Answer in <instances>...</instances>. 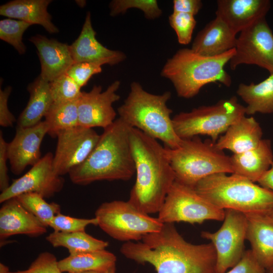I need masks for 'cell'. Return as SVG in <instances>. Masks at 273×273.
<instances>
[{"instance_id": "1", "label": "cell", "mask_w": 273, "mask_h": 273, "mask_svg": "<svg viewBox=\"0 0 273 273\" xmlns=\"http://www.w3.org/2000/svg\"><path fill=\"white\" fill-rule=\"evenodd\" d=\"M120 251L137 263L151 264L157 273H217L213 245L187 242L173 223H163L160 231L136 243H124Z\"/></svg>"}, {"instance_id": "2", "label": "cell", "mask_w": 273, "mask_h": 273, "mask_svg": "<svg viewBox=\"0 0 273 273\" xmlns=\"http://www.w3.org/2000/svg\"><path fill=\"white\" fill-rule=\"evenodd\" d=\"M129 141L136 180L128 201L147 214L158 213L175 180L166 148L135 128L130 129Z\"/></svg>"}, {"instance_id": "3", "label": "cell", "mask_w": 273, "mask_h": 273, "mask_svg": "<svg viewBox=\"0 0 273 273\" xmlns=\"http://www.w3.org/2000/svg\"><path fill=\"white\" fill-rule=\"evenodd\" d=\"M130 127L119 117L104 129L87 159L69 173L80 186L100 180H128L135 173L129 141Z\"/></svg>"}, {"instance_id": "4", "label": "cell", "mask_w": 273, "mask_h": 273, "mask_svg": "<svg viewBox=\"0 0 273 273\" xmlns=\"http://www.w3.org/2000/svg\"><path fill=\"white\" fill-rule=\"evenodd\" d=\"M236 53L235 48L215 56H205L191 49L178 50L164 65L161 75L173 84L178 97L190 99L196 96L205 85L219 82L227 87L231 76L224 69Z\"/></svg>"}, {"instance_id": "5", "label": "cell", "mask_w": 273, "mask_h": 273, "mask_svg": "<svg viewBox=\"0 0 273 273\" xmlns=\"http://www.w3.org/2000/svg\"><path fill=\"white\" fill-rule=\"evenodd\" d=\"M171 93L155 95L145 90L138 82H132L123 104L118 107L119 118L129 126L137 128L149 136L161 140L165 147L178 148L182 139L174 130L171 109L167 106Z\"/></svg>"}, {"instance_id": "6", "label": "cell", "mask_w": 273, "mask_h": 273, "mask_svg": "<svg viewBox=\"0 0 273 273\" xmlns=\"http://www.w3.org/2000/svg\"><path fill=\"white\" fill-rule=\"evenodd\" d=\"M195 190L221 209L245 214L266 213L273 207V192L246 178L232 173H216L199 181Z\"/></svg>"}, {"instance_id": "7", "label": "cell", "mask_w": 273, "mask_h": 273, "mask_svg": "<svg viewBox=\"0 0 273 273\" xmlns=\"http://www.w3.org/2000/svg\"><path fill=\"white\" fill-rule=\"evenodd\" d=\"M165 147L175 180L189 187L194 188L199 181L214 174L233 173L230 156L211 139L203 141L196 136L182 139L176 149Z\"/></svg>"}, {"instance_id": "8", "label": "cell", "mask_w": 273, "mask_h": 273, "mask_svg": "<svg viewBox=\"0 0 273 273\" xmlns=\"http://www.w3.org/2000/svg\"><path fill=\"white\" fill-rule=\"evenodd\" d=\"M245 115V107L233 96L212 105L180 112L172 118V123L175 133L181 139L206 135L216 143L221 134Z\"/></svg>"}, {"instance_id": "9", "label": "cell", "mask_w": 273, "mask_h": 273, "mask_svg": "<svg viewBox=\"0 0 273 273\" xmlns=\"http://www.w3.org/2000/svg\"><path fill=\"white\" fill-rule=\"evenodd\" d=\"M95 217L98 225L107 235L126 242L141 241L145 235L160 231L163 225L158 217L142 212L128 200L103 203Z\"/></svg>"}, {"instance_id": "10", "label": "cell", "mask_w": 273, "mask_h": 273, "mask_svg": "<svg viewBox=\"0 0 273 273\" xmlns=\"http://www.w3.org/2000/svg\"><path fill=\"white\" fill-rule=\"evenodd\" d=\"M224 214V210L213 205L194 188L175 180L158 212V218L163 223L201 224L207 220L223 221Z\"/></svg>"}, {"instance_id": "11", "label": "cell", "mask_w": 273, "mask_h": 273, "mask_svg": "<svg viewBox=\"0 0 273 273\" xmlns=\"http://www.w3.org/2000/svg\"><path fill=\"white\" fill-rule=\"evenodd\" d=\"M221 227L215 232L202 231V238L210 241L216 255V272L225 273L242 258L245 250L247 217L245 213L231 209L224 210Z\"/></svg>"}, {"instance_id": "12", "label": "cell", "mask_w": 273, "mask_h": 273, "mask_svg": "<svg viewBox=\"0 0 273 273\" xmlns=\"http://www.w3.org/2000/svg\"><path fill=\"white\" fill-rule=\"evenodd\" d=\"M229 63L234 70L241 64L255 65L273 74V33L265 17L243 30Z\"/></svg>"}, {"instance_id": "13", "label": "cell", "mask_w": 273, "mask_h": 273, "mask_svg": "<svg viewBox=\"0 0 273 273\" xmlns=\"http://www.w3.org/2000/svg\"><path fill=\"white\" fill-rule=\"evenodd\" d=\"M100 135L93 128L78 126L60 131L53 157V167L60 176L69 174L88 157Z\"/></svg>"}, {"instance_id": "14", "label": "cell", "mask_w": 273, "mask_h": 273, "mask_svg": "<svg viewBox=\"0 0 273 273\" xmlns=\"http://www.w3.org/2000/svg\"><path fill=\"white\" fill-rule=\"evenodd\" d=\"M54 155L46 154L21 177L14 180L0 194V203L28 193L38 194L50 198L63 188L65 180L57 174L53 167Z\"/></svg>"}, {"instance_id": "15", "label": "cell", "mask_w": 273, "mask_h": 273, "mask_svg": "<svg viewBox=\"0 0 273 273\" xmlns=\"http://www.w3.org/2000/svg\"><path fill=\"white\" fill-rule=\"evenodd\" d=\"M120 85V82L116 80L103 92L101 85H94L88 92H82L78 102L79 126L105 129L111 125L116 119L113 104L120 98L116 93Z\"/></svg>"}, {"instance_id": "16", "label": "cell", "mask_w": 273, "mask_h": 273, "mask_svg": "<svg viewBox=\"0 0 273 273\" xmlns=\"http://www.w3.org/2000/svg\"><path fill=\"white\" fill-rule=\"evenodd\" d=\"M44 121L28 127H18L14 138L8 145L11 170L15 175L20 174L28 166H33L41 158L40 146L48 134Z\"/></svg>"}, {"instance_id": "17", "label": "cell", "mask_w": 273, "mask_h": 273, "mask_svg": "<svg viewBox=\"0 0 273 273\" xmlns=\"http://www.w3.org/2000/svg\"><path fill=\"white\" fill-rule=\"evenodd\" d=\"M96 35L91 14L88 12L79 36L69 46L74 63L95 62L114 65L125 59L123 52L106 48L98 41Z\"/></svg>"}, {"instance_id": "18", "label": "cell", "mask_w": 273, "mask_h": 273, "mask_svg": "<svg viewBox=\"0 0 273 273\" xmlns=\"http://www.w3.org/2000/svg\"><path fill=\"white\" fill-rule=\"evenodd\" d=\"M270 8L268 0H218L216 16L237 34L265 17Z\"/></svg>"}, {"instance_id": "19", "label": "cell", "mask_w": 273, "mask_h": 273, "mask_svg": "<svg viewBox=\"0 0 273 273\" xmlns=\"http://www.w3.org/2000/svg\"><path fill=\"white\" fill-rule=\"evenodd\" d=\"M47 228L16 197L3 203L0 209L1 240L17 235L38 237L47 232Z\"/></svg>"}, {"instance_id": "20", "label": "cell", "mask_w": 273, "mask_h": 273, "mask_svg": "<svg viewBox=\"0 0 273 273\" xmlns=\"http://www.w3.org/2000/svg\"><path fill=\"white\" fill-rule=\"evenodd\" d=\"M36 48L41 65L40 76L50 82L66 73L74 63L69 46L37 34L29 38Z\"/></svg>"}, {"instance_id": "21", "label": "cell", "mask_w": 273, "mask_h": 273, "mask_svg": "<svg viewBox=\"0 0 273 273\" xmlns=\"http://www.w3.org/2000/svg\"><path fill=\"white\" fill-rule=\"evenodd\" d=\"M236 40V34L216 16L198 33L191 49L203 56H215L235 48Z\"/></svg>"}, {"instance_id": "22", "label": "cell", "mask_w": 273, "mask_h": 273, "mask_svg": "<svg viewBox=\"0 0 273 273\" xmlns=\"http://www.w3.org/2000/svg\"><path fill=\"white\" fill-rule=\"evenodd\" d=\"M245 214L246 240L259 263L266 269L273 264V223L265 213Z\"/></svg>"}, {"instance_id": "23", "label": "cell", "mask_w": 273, "mask_h": 273, "mask_svg": "<svg viewBox=\"0 0 273 273\" xmlns=\"http://www.w3.org/2000/svg\"><path fill=\"white\" fill-rule=\"evenodd\" d=\"M234 174L257 182L273 163L271 141L262 139L254 149L230 156Z\"/></svg>"}, {"instance_id": "24", "label": "cell", "mask_w": 273, "mask_h": 273, "mask_svg": "<svg viewBox=\"0 0 273 273\" xmlns=\"http://www.w3.org/2000/svg\"><path fill=\"white\" fill-rule=\"evenodd\" d=\"M263 132L253 117H243L231 125L215 143L217 148L239 154L256 147L262 140Z\"/></svg>"}, {"instance_id": "25", "label": "cell", "mask_w": 273, "mask_h": 273, "mask_svg": "<svg viewBox=\"0 0 273 273\" xmlns=\"http://www.w3.org/2000/svg\"><path fill=\"white\" fill-rule=\"evenodd\" d=\"M50 0H14L0 7V15L9 18L23 21L31 25L42 26L50 33H58V28L53 24L48 11Z\"/></svg>"}, {"instance_id": "26", "label": "cell", "mask_w": 273, "mask_h": 273, "mask_svg": "<svg viewBox=\"0 0 273 273\" xmlns=\"http://www.w3.org/2000/svg\"><path fill=\"white\" fill-rule=\"evenodd\" d=\"M27 90L29 99L17 120L18 127H31L41 122L53 103L49 82L40 75L28 85Z\"/></svg>"}, {"instance_id": "27", "label": "cell", "mask_w": 273, "mask_h": 273, "mask_svg": "<svg viewBox=\"0 0 273 273\" xmlns=\"http://www.w3.org/2000/svg\"><path fill=\"white\" fill-rule=\"evenodd\" d=\"M116 262V256L104 249L69 255L58 261V266L63 272H102L115 265Z\"/></svg>"}, {"instance_id": "28", "label": "cell", "mask_w": 273, "mask_h": 273, "mask_svg": "<svg viewBox=\"0 0 273 273\" xmlns=\"http://www.w3.org/2000/svg\"><path fill=\"white\" fill-rule=\"evenodd\" d=\"M237 94L247 104L246 114L273 113V74L257 84L240 83Z\"/></svg>"}, {"instance_id": "29", "label": "cell", "mask_w": 273, "mask_h": 273, "mask_svg": "<svg viewBox=\"0 0 273 273\" xmlns=\"http://www.w3.org/2000/svg\"><path fill=\"white\" fill-rule=\"evenodd\" d=\"M54 247L68 249L70 255L105 249L108 242L98 239L85 231L65 233L54 231L46 238Z\"/></svg>"}, {"instance_id": "30", "label": "cell", "mask_w": 273, "mask_h": 273, "mask_svg": "<svg viewBox=\"0 0 273 273\" xmlns=\"http://www.w3.org/2000/svg\"><path fill=\"white\" fill-rule=\"evenodd\" d=\"M78 99L65 102H53L44 117L48 134L56 138L61 131L79 126Z\"/></svg>"}, {"instance_id": "31", "label": "cell", "mask_w": 273, "mask_h": 273, "mask_svg": "<svg viewBox=\"0 0 273 273\" xmlns=\"http://www.w3.org/2000/svg\"><path fill=\"white\" fill-rule=\"evenodd\" d=\"M22 205L34 215L46 226L55 216L61 213L59 204L48 203L40 195L34 193L21 194L16 197Z\"/></svg>"}, {"instance_id": "32", "label": "cell", "mask_w": 273, "mask_h": 273, "mask_svg": "<svg viewBox=\"0 0 273 273\" xmlns=\"http://www.w3.org/2000/svg\"><path fill=\"white\" fill-rule=\"evenodd\" d=\"M31 24L19 20L7 18L0 21V39L12 46L20 55L25 54L26 47L23 35Z\"/></svg>"}, {"instance_id": "33", "label": "cell", "mask_w": 273, "mask_h": 273, "mask_svg": "<svg viewBox=\"0 0 273 273\" xmlns=\"http://www.w3.org/2000/svg\"><path fill=\"white\" fill-rule=\"evenodd\" d=\"M109 8L111 16L124 14L130 8L142 11L148 19L158 18L162 13L156 0H114L110 2Z\"/></svg>"}, {"instance_id": "34", "label": "cell", "mask_w": 273, "mask_h": 273, "mask_svg": "<svg viewBox=\"0 0 273 273\" xmlns=\"http://www.w3.org/2000/svg\"><path fill=\"white\" fill-rule=\"evenodd\" d=\"M53 102H65L77 100L81 87L68 74L64 73L49 82Z\"/></svg>"}, {"instance_id": "35", "label": "cell", "mask_w": 273, "mask_h": 273, "mask_svg": "<svg viewBox=\"0 0 273 273\" xmlns=\"http://www.w3.org/2000/svg\"><path fill=\"white\" fill-rule=\"evenodd\" d=\"M168 20L176 33L178 42L184 45L190 43L197 23L195 17L189 14L173 12Z\"/></svg>"}, {"instance_id": "36", "label": "cell", "mask_w": 273, "mask_h": 273, "mask_svg": "<svg viewBox=\"0 0 273 273\" xmlns=\"http://www.w3.org/2000/svg\"><path fill=\"white\" fill-rule=\"evenodd\" d=\"M98 225V220L93 218H80L58 213L54 217L49 224V226L54 231L73 233L85 231L89 225Z\"/></svg>"}, {"instance_id": "37", "label": "cell", "mask_w": 273, "mask_h": 273, "mask_svg": "<svg viewBox=\"0 0 273 273\" xmlns=\"http://www.w3.org/2000/svg\"><path fill=\"white\" fill-rule=\"evenodd\" d=\"M100 62H81L74 63L66 73L80 87L86 85L94 75L102 72Z\"/></svg>"}, {"instance_id": "38", "label": "cell", "mask_w": 273, "mask_h": 273, "mask_svg": "<svg viewBox=\"0 0 273 273\" xmlns=\"http://www.w3.org/2000/svg\"><path fill=\"white\" fill-rule=\"evenodd\" d=\"M9 273H64L58 266L55 255L49 252L40 253L29 267L23 270L10 271Z\"/></svg>"}, {"instance_id": "39", "label": "cell", "mask_w": 273, "mask_h": 273, "mask_svg": "<svg viewBox=\"0 0 273 273\" xmlns=\"http://www.w3.org/2000/svg\"><path fill=\"white\" fill-rule=\"evenodd\" d=\"M225 273H266V269L259 263L251 249L245 250L241 260Z\"/></svg>"}, {"instance_id": "40", "label": "cell", "mask_w": 273, "mask_h": 273, "mask_svg": "<svg viewBox=\"0 0 273 273\" xmlns=\"http://www.w3.org/2000/svg\"><path fill=\"white\" fill-rule=\"evenodd\" d=\"M12 92V87L7 86L0 89V125L4 127H12L16 121L15 116L10 111L8 106L9 97Z\"/></svg>"}, {"instance_id": "41", "label": "cell", "mask_w": 273, "mask_h": 273, "mask_svg": "<svg viewBox=\"0 0 273 273\" xmlns=\"http://www.w3.org/2000/svg\"><path fill=\"white\" fill-rule=\"evenodd\" d=\"M8 143L5 140L3 132L0 131V190H6L9 186L7 162L9 160L8 153Z\"/></svg>"}, {"instance_id": "42", "label": "cell", "mask_w": 273, "mask_h": 273, "mask_svg": "<svg viewBox=\"0 0 273 273\" xmlns=\"http://www.w3.org/2000/svg\"><path fill=\"white\" fill-rule=\"evenodd\" d=\"M202 6L200 0H174L173 12L186 13L195 16L198 14Z\"/></svg>"}, {"instance_id": "43", "label": "cell", "mask_w": 273, "mask_h": 273, "mask_svg": "<svg viewBox=\"0 0 273 273\" xmlns=\"http://www.w3.org/2000/svg\"><path fill=\"white\" fill-rule=\"evenodd\" d=\"M257 182L259 186L273 192V163Z\"/></svg>"}, {"instance_id": "44", "label": "cell", "mask_w": 273, "mask_h": 273, "mask_svg": "<svg viewBox=\"0 0 273 273\" xmlns=\"http://www.w3.org/2000/svg\"><path fill=\"white\" fill-rule=\"evenodd\" d=\"M81 273H116V265L113 266L110 268L108 269L106 271H102V272H98V271H86L83 272Z\"/></svg>"}, {"instance_id": "45", "label": "cell", "mask_w": 273, "mask_h": 273, "mask_svg": "<svg viewBox=\"0 0 273 273\" xmlns=\"http://www.w3.org/2000/svg\"><path fill=\"white\" fill-rule=\"evenodd\" d=\"M10 271L8 266L0 263V273H9Z\"/></svg>"}, {"instance_id": "46", "label": "cell", "mask_w": 273, "mask_h": 273, "mask_svg": "<svg viewBox=\"0 0 273 273\" xmlns=\"http://www.w3.org/2000/svg\"><path fill=\"white\" fill-rule=\"evenodd\" d=\"M268 219L273 223V207L265 213Z\"/></svg>"}, {"instance_id": "47", "label": "cell", "mask_w": 273, "mask_h": 273, "mask_svg": "<svg viewBox=\"0 0 273 273\" xmlns=\"http://www.w3.org/2000/svg\"><path fill=\"white\" fill-rule=\"evenodd\" d=\"M266 273H273V264L266 269Z\"/></svg>"}]
</instances>
